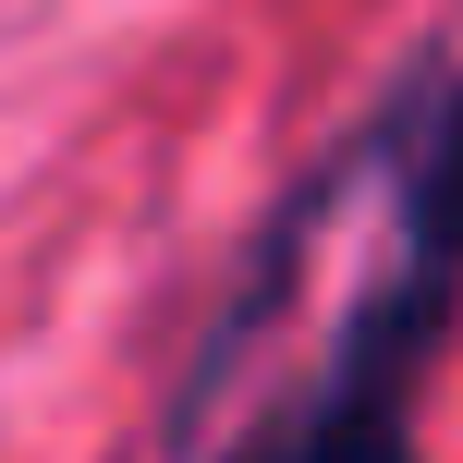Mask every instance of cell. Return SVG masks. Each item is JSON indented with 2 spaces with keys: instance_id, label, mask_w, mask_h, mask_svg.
<instances>
[{
  "instance_id": "1",
  "label": "cell",
  "mask_w": 463,
  "mask_h": 463,
  "mask_svg": "<svg viewBox=\"0 0 463 463\" xmlns=\"http://www.w3.org/2000/svg\"><path fill=\"white\" fill-rule=\"evenodd\" d=\"M427 232L415 256H402V280L366 305V317L342 329V354H329V378L293 402V415L269 427V439H244L232 463H402V415H415V366L427 342H439V305H451V269H463V110L427 122Z\"/></svg>"
}]
</instances>
